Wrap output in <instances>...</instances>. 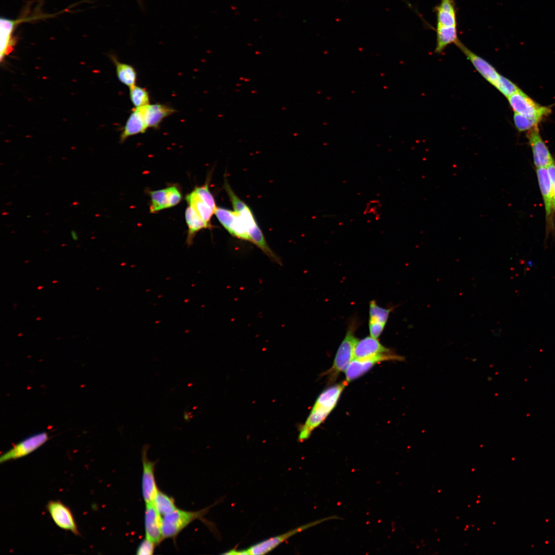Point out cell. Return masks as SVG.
I'll return each mask as SVG.
<instances>
[{
  "mask_svg": "<svg viewBox=\"0 0 555 555\" xmlns=\"http://www.w3.org/2000/svg\"><path fill=\"white\" fill-rule=\"evenodd\" d=\"M147 447L142 451V493L145 503L152 502L158 491L155 477L156 462L147 456Z\"/></svg>",
  "mask_w": 555,
  "mask_h": 555,
  "instance_id": "cell-11",
  "label": "cell"
},
{
  "mask_svg": "<svg viewBox=\"0 0 555 555\" xmlns=\"http://www.w3.org/2000/svg\"><path fill=\"white\" fill-rule=\"evenodd\" d=\"M153 502L157 510L162 516L170 513L177 509L173 498L159 490Z\"/></svg>",
  "mask_w": 555,
  "mask_h": 555,
  "instance_id": "cell-25",
  "label": "cell"
},
{
  "mask_svg": "<svg viewBox=\"0 0 555 555\" xmlns=\"http://www.w3.org/2000/svg\"><path fill=\"white\" fill-rule=\"evenodd\" d=\"M494 86L507 98L520 89L512 81L501 75Z\"/></svg>",
  "mask_w": 555,
  "mask_h": 555,
  "instance_id": "cell-30",
  "label": "cell"
},
{
  "mask_svg": "<svg viewBox=\"0 0 555 555\" xmlns=\"http://www.w3.org/2000/svg\"><path fill=\"white\" fill-rule=\"evenodd\" d=\"M194 191L200 198L215 212L217 207H216L214 198L210 191L208 184H205L200 187H196Z\"/></svg>",
  "mask_w": 555,
  "mask_h": 555,
  "instance_id": "cell-31",
  "label": "cell"
},
{
  "mask_svg": "<svg viewBox=\"0 0 555 555\" xmlns=\"http://www.w3.org/2000/svg\"><path fill=\"white\" fill-rule=\"evenodd\" d=\"M1 60L8 54L12 50L14 41L12 31L16 21L1 18Z\"/></svg>",
  "mask_w": 555,
  "mask_h": 555,
  "instance_id": "cell-22",
  "label": "cell"
},
{
  "mask_svg": "<svg viewBox=\"0 0 555 555\" xmlns=\"http://www.w3.org/2000/svg\"><path fill=\"white\" fill-rule=\"evenodd\" d=\"M547 169L549 174L550 183L551 189L552 199V206L553 211L555 212V163L554 162L550 164L547 167Z\"/></svg>",
  "mask_w": 555,
  "mask_h": 555,
  "instance_id": "cell-34",
  "label": "cell"
},
{
  "mask_svg": "<svg viewBox=\"0 0 555 555\" xmlns=\"http://www.w3.org/2000/svg\"><path fill=\"white\" fill-rule=\"evenodd\" d=\"M404 360V357L392 352L378 354L362 359H354L345 371V381L348 384L363 375L375 365L383 361Z\"/></svg>",
  "mask_w": 555,
  "mask_h": 555,
  "instance_id": "cell-6",
  "label": "cell"
},
{
  "mask_svg": "<svg viewBox=\"0 0 555 555\" xmlns=\"http://www.w3.org/2000/svg\"><path fill=\"white\" fill-rule=\"evenodd\" d=\"M509 104L515 113L525 117L540 120L549 115V108L542 106L535 102L527 95L519 89L508 98Z\"/></svg>",
  "mask_w": 555,
  "mask_h": 555,
  "instance_id": "cell-7",
  "label": "cell"
},
{
  "mask_svg": "<svg viewBox=\"0 0 555 555\" xmlns=\"http://www.w3.org/2000/svg\"><path fill=\"white\" fill-rule=\"evenodd\" d=\"M186 200L189 206L193 208L205 222L210 226V220L215 212L205 203L194 190L188 194Z\"/></svg>",
  "mask_w": 555,
  "mask_h": 555,
  "instance_id": "cell-24",
  "label": "cell"
},
{
  "mask_svg": "<svg viewBox=\"0 0 555 555\" xmlns=\"http://www.w3.org/2000/svg\"><path fill=\"white\" fill-rule=\"evenodd\" d=\"M147 128L143 113V106L134 107L123 128L120 136V142H123L130 137L144 133Z\"/></svg>",
  "mask_w": 555,
  "mask_h": 555,
  "instance_id": "cell-16",
  "label": "cell"
},
{
  "mask_svg": "<svg viewBox=\"0 0 555 555\" xmlns=\"http://www.w3.org/2000/svg\"><path fill=\"white\" fill-rule=\"evenodd\" d=\"M392 308H382L375 300L369 302V321L386 324Z\"/></svg>",
  "mask_w": 555,
  "mask_h": 555,
  "instance_id": "cell-28",
  "label": "cell"
},
{
  "mask_svg": "<svg viewBox=\"0 0 555 555\" xmlns=\"http://www.w3.org/2000/svg\"><path fill=\"white\" fill-rule=\"evenodd\" d=\"M385 324L368 321V327L371 336L378 338L384 330Z\"/></svg>",
  "mask_w": 555,
  "mask_h": 555,
  "instance_id": "cell-35",
  "label": "cell"
},
{
  "mask_svg": "<svg viewBox=\"0 0 555 555\" xmlns=\"http://www.w3.org/2000/svg\"><path fill=\"white\" fill-rule=\"evenodd\" d=\"M156 545L146 538L139 544L136 554L139 555H151L153 553Z\"/></svg>",
  "mask_w": 555,
  "mask_h": 555,
  "instance_id": "cell-32",
  "label": "cell"
},
{
  "mask_svg": "<svg viewBox=\"0 0 555 555\" xmlns=\"http://www.w3.org/2000/svg\"><path fill=\"white\" fill-rule=\"evenodd\" d=\"M513 120L516 128L520 132L530 130L538 126L539 123L541 121L537 119L528 118L515 113Z\"/></svg>",
  "mask_w": 555,
  "mask_h": 555,
  "instance_id": "cell-29",
  "label": "cell"
},
{
  "mask_svg": "<svg viewBox=\"0 0 555 555\" xmlns=\"http://www.w3.org/2000/svg\"><path fill=\"white\" fill-rule=\"evenodd\" d=\"M48 439V434L46 432L31 435L13 445L1 455L0 462L3 463L26 456L43 446Z\"/></svg>",
  "mask_w": 555,
  "mask_h": 555,
  "instance_id": "cell-8",
  "label": "cell"
},
{
  "mask_svg": "<svg viewBox=\"0 0 555 555\" xmlns=\"http://www.w3.org/2000/svg\"><path fill=\"white\" fill-rule=\"evenodd\" d=\"M162 518L153 502L145 503L144 529L145 538L156 545L164 539L162 530Z\"/></svg>",
  "mask_w": 555,
  "mask_h": 555,
  "instance_id": "cell-15",
  "label": "cell"
},
{
  "mask_svg": "<svg viewBox=\"0 0 555 555\" xmlns=\"http://www.w3.org/2000/svg\"><path fill=\"white\" fill-rule=\"evenodd\" d=\"M455 45L465 54L478 73L494 86L500 76L495 68L486 60L472 52L461 41H458Z\"/></svg>",
  "mask_w": 555,
  "mask_h": 555,
  "instance_id": "cell-14",
  "label": "cell"
},
{
  "mask_svg": "<svg viewBox=\"0 0 555 555\" xmlns=\"http://www.w3.org/2000/svg\"><path fill=\"white\" fill-rule=\"evenodd\" d=\"M437 25L447 27H457V12L453 0H440L435 8Z\"/></svg>",
  "mask_w": 555,
  "mask_h": 555,
  "instance_id": "cell-19",
  "label": "cell"
},
{
  "mask_svg": "<svg viewBox=\"0 0 555 555\" xmlns=\"http://www.w3.org/2000/svg\"><path fill=\"white\" fill-rule=\"evenodd\" d=\"M211 506L198 511H187L176 509L163 516L162 530L163 539L175 538L190 523L197 519H202Z\"/></svg>",
  "mask_w": 555,
  "mask_h": 555,
  "instance_id": "cell-5",
  "label": "cell"
},
{
  "mask_svg": "<svg viewBox=\"0 0 555 555\" xmlns=\"http://www.w3.org/2000/svg\"><path fill=\"white\" fill-rule=\"evenodd\" d=\"M436 43L435 52L440 54L449 45L459 41L457 27H447L436 25Z\"/></svg>",
  "mask_w": 555,
  "mask_h": 555,
  "instance_id": "cell-20",
  "label": "cell"
},
{
  "mask_svg": "<svg viewBox=\"0 0 555 555\" xmlns=\"http://www.w3.org/2000/svg\"><path fill=\"white\" fill-rule=\"evenodd\" d=\"M185 217L188 227L186 243L190 246L193 244L196 234L200 230L208 228L210 226L207 224L196 211L189 206L186 209Z\"/></svg>",
  "mask_w": 555,
  "mask_h": 555,
  "instance_id": "cell-21",
  "label": "cell"
},
{
  "mask_svg": "<svg viewBox=\"0 0 555 555\" xmlns=\"http://www.w3.org/2000/svg\"><path fill=\"white\" fill-rule=\"evenodd\" d=\"M224 187L230 199L234 210L240 214L246 226L250 238V242L262 250L271 260L281 265L282 263L281 259L267 244L263 233L257 224L250 208L234 193L227 180L225 181Z\"/></svg>",
  "mask_w": 555,
  "mask_h": 555,
  "instance_id": "cell-2",
  "label": "cell"
},
{
  "mask_svg": "<svg viewBox=\"0 0 555 555\" xmlns=\"http://www.w3.org/2000/svg\"><path fill=\"white\" fill-rule=\"evenodd\" d=\"M110 58L115 66L119 81L129 88L136 85L137 73L135 68L131 65L119 62L115 55H110Z\"/></svg>",
  "mask_w": 555,
  "mask_h": 555,
  "instance_id": "cell-23",
  "label": "cell"
},
{
  "mask_svg": "<svg viewBox=\"0 0 555 555\" xmlns=\"http://www.w3.org/2000/svg\"><path fill=\"white\" fill-rule=\"evenodd\" d=\"M338 519V516L333 515L319 519L308 523H306L304 525L295 528L288 531H287L283 534L271 537L262 542H258L250 546L246 549L238 550L236 548H233L232 549L227 551V552H225L223 554L232 555L264 554L271 551L273 549L280 545L281 544L288 540L289 538L296 534L297 533L301 532L307 529L318 525L321 523L324 522V521Z\"/></svg>",
  "mask_w": 555,
  "mask_h": 555,
  "instance_id": "cell-4",
  "label": "cell"
},
{
  "mask_svg": "<svg viewBox=\"0 0 555 555\" xmlns=\"http://www.w3.org/2000/svg\"><path fill=\"white\" fill-rule=\"evenodd\" d=\"M190 415H189V413H188L187 412H184V413L183 414V417H184V420L189 421L190 420Z\"/></svg>",
  "mask_w": 555,
  "mask_h": 555,
  "instance_id": "cell-36",
  "label": "cell"
},
{
  "mask_svg": "<svg viewBox=\"0 0 555 555\" xmlns=\"http://www.w3.org/2000/svg\"><path fill=\"white\" fill-rule=\"evenodd\" d=\"M46 508L55 524L76 535L80 533L73 514L68 507L59 500L48 502Z\"/></svg>",
  "mask_w": 555,
  "mask_h": 555,
  "instance_id": "cell-10",
  "label": "cell"
},
{
  "mask_svg": "<svg viewBox=\"0 0 555 555\" xmlns=\"http://www.w3.org/2000/svg\"><path fill=\"white\" fill-rule=\"evenodd\" d=\"M151 205L150 212L156 213L161 210L170 208L169 199L166 188L150 192Z\"/></svg>",
  "mask_w": 555,
  "mask_h": 555,
  "instance_id": "cell-26",
  "label": "cell"
},
{
  "mask_svg": "<svg viewBox=\"0 0 555 555\" xmlns=\"http://www.w3.org/2000/svg\"><path fill=\"white\" fill-rule=\"evenodd\" d=\"M392 352L385 347L377 338L366 337L358 340L354 349V359H362L378 354Z\"/></svg>",
  "mask_w": 555,
  "mask_h": 555,
  "instance_id": "cell-17",
  "label": "cell"
},
{
  "mask_svg": "<svg viewBox=\"0 0 555 555\" xmlns=\"http://www.w3.org/2000/svg\"><path fill=\"white\" fill-rule=\"evenodd\" d=\"M130 98L134 107H139L150 104V96L144 88L136 84L130 87Z\"/></svg>",
  "mask_w": 555,
  "mask_h": 555,
  "instance_id": "cell-27",
  "label": "cell"
},
{
  "mask_svg": "<svg viewBox=\"0 0 555 555\" xmlns=\"http://www.w3.org/2000/svg\"><path fill=\"white\" fill-rule=\"evenodd\" d=\"M538 181L544 204L546 235L554 228L553 209L551 189V183L547 169L546 168H536Z\"/></svg>",
  "mask_w": 555,
  "mask_h": 555,
  "instance_id": "cell-12",
  "label": "cell"
},
{
  "mask_svg": "<svg viewBox=\"0 0 555 555\" xmlns=\"http://www.w3.org/2000/svg\"><path fill=\"white\" fill-rule=\"evenodd\" d=\"M170 208L178 204L181 201L182 196L179 189L176 186H171L166 188Z\"/></svg>",
  "mask_w": 555,
  "mask_h": 555,
  "instance_id": "cell-33",
  "label": "cell"
},
{
  "mask_svg": "<svg viewBox=\"0 0 555 555\" xmlns=\"http://www.w3.org/2000/svg\"><path fill=\"white\" fill-rule=\"evenodd\" d=\"M347 384L344 381L327 388L320 394L304 424L300 429L298 435L300 442L308 439L313 431L325 420L336 406Z\"/></svg>",
  "mask_w": 555,
  "mask_h": 555,
  "instance_id": "cell-1",
  "label": "cell"
},
{
  "mask_svg": "<svg viewBox=\"0 0 555 555\" xmlns=\"http://www.w3.org/2000/svg\"><path fill=\"white\" fill-rule=\"evenodd\" d=\"M358 325L356 320L353 319L350 322L345 336L337 350L332 366L323 374L327 377L329 384L335 382L340 374L346 371L354 359L355 347L359 340L355 336Z\"/></svg>",
  "mask_w": 555,
  "mask_h": 555,
  "instance_id": "cell-3",
  "label": "cell"
},
{
  "mask_svg": "<svg viewBox=\"0 0 555 555\" xmlns=\"http://www.w3.org/2000/svg\"><path fill=\"white\" fill-rule=\"evenodd\" d=\"M71 236H72V237L73 239H74V240L77 239L78 236H77V234L76 233V232L75 231H73L71 233Z\"/></svg>",
  "mask_w": 555,
  "mask_h": 555,
  "instance_id": "cell-37",
  "label": "cell"
},
{
  "mask_svg": "<svg viewBox=\"0 0 555 555\" xmlns=\"http://www.w3.org/2000/svg\"><path fill=\"white\" fill-rule=\"evenodd\" d=\"M532 149L534 164L536 168H547L554 162V160L539 133L538 126L530 130L527 134Z\"/></svg>",
  "mask_w": 555,
  "mask_h": 555,
  "instance_id": "cell-13",
  "label": "cell"
},
{
  "mask_svg": "<svg viewBox=\"0 0 555 555\" xmlns=\"http://www.w3.org/2000/svg\"><path fill=\"white\" fill-rule=\"evenodd\" d=\"M214 214L231 235L237 238L251 242L246 226L237 212L217 207Z\"/></svg>",
  "mask_w": 555,
  "mask_h": 555,
  "instance_id": "cell-9",
  "label": "cell"
},
{
  "mask_svg": "<svg viewBox=\"0 0 555 555\" xmlns=\"http://www.w3.org/2000/svg\"><path fill=\"white\" fill-rule=\"evenodd\" d=\"M176 112L172 107L158 103L143 106L144 116L148 128H159L163 119Z\"/></svg>",
  "mask_w": 555,
  "mask_h": 555,
  "instance_id": "cell-18",
  "label": "cell"
}]
</instances>
